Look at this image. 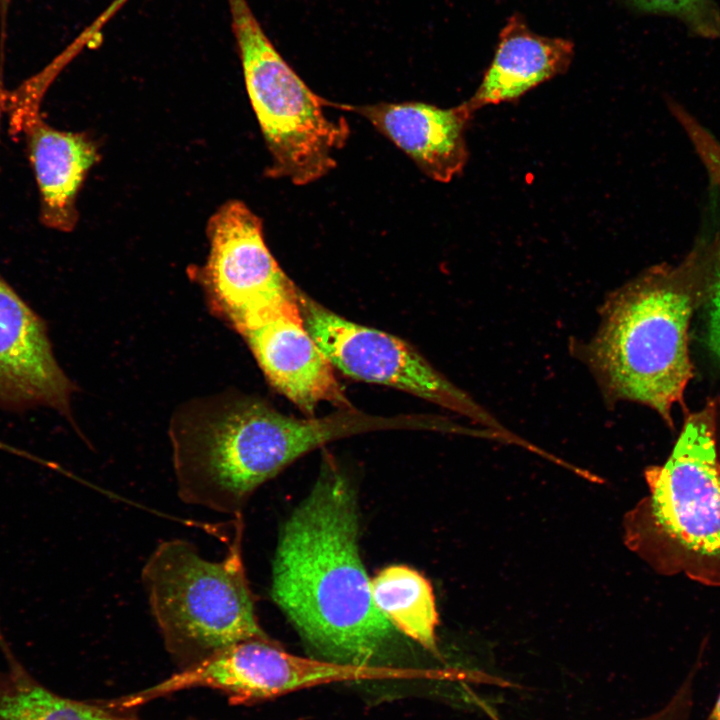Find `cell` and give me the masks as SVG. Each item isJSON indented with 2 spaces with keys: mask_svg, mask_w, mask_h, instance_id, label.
I'll use <instances>...</instances> for the list:
<instances>
[{
  "mask_svg": "<svg viewBox=\"0 0 720 720\" xmlns=\"http://www.w3.org/2000/svg\"><path fill=\"white\" fill-rule=\"evenodd\" d=\"M358 534L355 491L327 458L281 529L270 592L318 658L378 666L392 652L398 631L373 601Z\"/></svg>",
  "mask_w": 720,
  "mask_h": 720,
  "instance_id": "6da1fadb",
  "label": "cell"
},
{
  "mask_svg": "<svg viewBox=\"0 0 720 720\" xmlns=\"http://www.w3.org/2000/svg\"><path fill=\"white\" fill-rule=\"evenodd\" d=\"M691 267V257L680 267L655 266L614 290L600 308L594 335L571 344L607 404L637 402L673 424L672 409L692 377Z\"/></svg>",
  "mask_w": 720,
  "mask_h": 720,
  "instance_id": "7a4b0ae2",
  "label": "cell"
},
{
  "mask_svg": "<svg viewBox=\"0 0 720 720\" xmlns=\"http://www.w3.org/2000/svg\"><path fill=\"white\" fill-rule=\"evenodd\" d=\"M171 434L179 498L229 515H239L260 485L318 440L309 418L287 416L248 398L191 412Z\"/></svg>",
  "mask_w": 720,
  "mask_h": 720,
  "instance_id": "3957f363",
  "label": "cell"
},
{
  "mask_svg": "<svg viewBox=\"0 0 720 720\" xmlns=\"http://www.w3.org/2000/svg\"><path fill=\"white\" fill-rule=\"evenodd\" d=\"M142 581L165 646L184 667L236 643L269 638L255 613L239 535L221 561L204 559L186 540L161 542Z\"/></svg>",
  "mask_w": 720,
  "mask_h": 720,
  "instance_id": "277c9868",
  "label": "cell"
},
{
  "mask_svg": "<svg viewBox=\"0 0 720 720\" xmlns=\"http://www.w3.org/2000/svg\"><path fill=\"white\" fill-rule=\"evenodd\" d=\"M246 90L271 155L267 175L306 185L336 167L350 128L329 117L333 103L314 93L271 43L246 0H227Z\"/></svg>",
  "mask_w": 720,
  "mask_h": 720,
  "instance_id": "5b68a950",
  "label": "cell"
},
{
  "mask_svg": "<svg viewBox=\"0 0 720 720\" xmlns=\"http://www.w3.org/2000/svg\"><path fill=\"white\" fill-rule=\"evenodd\" d=\"M715 406L688 415L661 466L648 468L650 495L638 512L663 567L702 584L720 586V462Z\"/></svg>",
  "mask_w": 720,
  "mask_h": 720,
  "instance_id": "8992f818",
  "label": "cell"
},
{
  "mask_svg": "<svg viewBox=\"0 0 720 720\" xmlns=\"http://www.w3.org/2000/svg\"><path fill=\"white\" fill-rule=\"evenodd\" d=\"M298 299L306 329L334 368L354 379L411 393L461 414L497 436L516 440L493 415L407 342L349 321L300 289Z\"/></svg>",
  "mask_w": 720,
  "mask_h": 720,
  "instance_id": "52a82bcc",
  "label": "cell"
},
{
  "mask_svg": "<svg viewBox=\"0 0 720 720\" xmlns=\"http://www.w3.org/2000/svg\"><path fill=\"white\" fill-rule=\"evenodd\" d=\"M206 232L209 254L198 279L214 311L235 330L299 307V288L269 251L262 220L243 202L222 204Z\"/></svg>",
  "mask_w": 720,
  "mask_h": 720,
  "instance_id": "ba28073f",
  "label": "cell"
},
{
  "mask_svg": "<svg viewBox=\"0 0 720 720\" xmlns=\"http://www.w3.org/2000/svg\"><path fill=\"white\" fill-rule=\"evenodd\" d=\"M354 665L285 651L275 641L250 639L184 667L164 681L104 705L125 711L180 690L205 687L225 693L233 704H247L325 683L360 680Z\"/></svg>",
  "mask_w": 720,
  "mask_h": 720,
  "instance_id": "9c48e42d",
  "label": "cell"
},
{
  "mask_svg": "<svg viewBox=\"0 0 720 720\" xmlns=\"http://www.w3.org/2000/svg\"><path fill=\"white\" fill-rule=\"evenodd\" d=\"M73 392L45 320L0 273V409L23 413L46 408L73 421Z\"/></svg>",
  "mask_w": 720,
  "mask_h": 720,
  "instance_id": "30bf717a",
  "label": "cell"
},
{
  "mask_svg": "<svg viewBox=\"0 0 720 720\" xmlns=\"http://www.w3.org/2000/svg\"><path fill=\"white\" fill-rule=\"evenodd\" d=\"M266 378L303 413L320 403L353 409L334 367L304 325L299 308L268 316L239 332Z\"/></svg>",
  "mask_w": 720,
  "mask_h": 720,
  "instance_id": "8fae6325",
  "label": "cell"
},
{
  "mask_svg": "<svg viewBox=\"0 0 720 720\" xmlns=\"http://www.w3.org/2000/svg\"><path fill=\"white\" fill-rule=\"evenodd\" d=\"M10 136L22 139L38 195V219L57 232H72L79 220L77 199L99 160L96 142L85 132L60 130L42 111L24 117Z\"/></svg>",
  "mask_w": 720,
  "mask_h": 720,
  "instance_id": "7c38bea8",
  "label": "cell"
},
{
  "mask_svg": "<svg viewBox=\"0 0 720 720\" xmlns=\"http://www.w3.org/2000/svg\"><path fill=\"white\" fill-rule=\"evenodd\" d=\"M334 108L353 111L402 150L429 178L449 182L462 173L468 150L465 131L475 112L466 101L451 108L400 102Z\"/></svg>",
  "mask_w": 720,
  "mask_h": 720,
  "instance_id": "4fadbf2b",
  "label": "cell"
},
{
  "mask_svg": "<svg viewBox=\"0 0 720 720\" xmlns=\"http://www.w3.org/2000/svg\"><path fill=\"white\" fill-rule=\"evenodd\" d=\"M573 55L571 41L538 35L514 15L502 29L494 58L467 102L476 111L485 105L518 99L566 72Z\"/></svg>",
  "mask_w": 720,
  "mask_h": 720,
  "instance_id": "5bb4252c",
  "label": "cell"
},
{
  "mask_svg": "<svg viewBox=\"0 0 720 720\" xmlns=\"http://www.w3.org/2000/svg\"><path fill=\"white\" fill-rule=\"evenodd\" d=\"M0 720H142L124 711L65 697L35 678L0 637Z\"/></svg>",
  "mask_w": 720,
  "mask_h": 720,
  "instance_id": "9a60e30c",
  "label": "cell"
},
{
  "mask_svg": "<svg viewBox=\"0 0 720 720\" xmlns=\"http://www.w3.org/2000/svg\"><path fill=\"white\" fill-rule=\"evenodd\" d=\"M373 601L392 626L436 652L438 614L430 582L405 565H390L370 579Z\"/></svg>",
  "mask_w": 720,
  "mask_h": 720,
  "instance_id": "2e32d148",
  "label": "cell"
},
{
  "mask_svg": "<svg viewBox=\"0 0 720 720\" xmlns=\"http://www.w3.org/2000/svg\"><path fill=\"white\" fill-rule=\"evenodd\" d=\"M638 9L673 17L693 35L720 38V8L715 0H630Z\"/></svg>",
  "mask_w": 720,
  "mask_h": 720,
  "instance_id": "e0dca14e",
  "label": "cell"
},
{
  "mask_svg": "<svg viewBox=\"0 0 720 720\" xmlns=\"http://www.w3.org/2000/svg\"><path fill=\"white\" fill-rule=\"evenodd\" d=\"M668 107L702 163L713 188L720 193V140L679 102L670 99Z\"/></svg>",
  "mask_w": 720,
  "mask_h": 720,
  "instance_id": "ac0fdd59",
  "label": "cell"
},
{
  "mask_svg": "<svg viewBox=\"0 0 720 720\" xmlns=\"http://www.w3.org/2000/svg\"><path fill=\"white\" fill-rule=\"evenodd\" d=\"M697 673V668L691 670L660 708L644 716L628 720H689L694 704Z\"/></svg>",
  "mask_w": 720,
  "mask_h": 720,
  "instance_id": "d6986e66",
  "label": "cell"
},
{
  "mask_svg": "<svg viewBox=\"0 0 720 720\" xmlns=\"http://www.w3.org/2000/svg\"><path fill=\"white\" fill-rule=\"evenodd\" d=\"M717 264L708 307L706 338L710 350L720 360V255Z\"/></svg>",
  "mask_w": 720,
  "mask_h": 720,
  "instance_id": "ffe728a7",
  "label": "cell"
},
{
  "mask_svg": "<svg viewBox=\"0 0 720 720\" xmlns=\"http://www.w3.org/2000/svg\"><path fill=\"white\" fill-rule=\"evenodd\" d=\"M706 720H720V693L715 701V704L706 718Z\"/></svg>",
  "mask_w": 720,
  "mask_h": 720,
  "instance_id": "44dd1931",
  "label": "cell"
},
{
  "mask_svg": "<svg viewBox=\"0 0 720 720\" xmlns=\"http://www.w3.org/2000/svg\"><path fill=\"white\" fill-rule=\"evenodd\" d=\"M10 0H1L2 5L5 7L9 4Z\"/></svg>",
  "mask_w": 720,
  "mask_h": 720,
  "instance_id": "7402d4cb",
  "label": "cell"
}]
</instances>
